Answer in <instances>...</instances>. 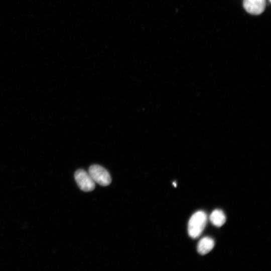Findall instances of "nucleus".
Masks as SVG:
<instances>
[{
    "instance_id": "nucleus-4",
    "label": "nucleus",
    "mask_w": 271,
    "mask_h": 271,
    "mask_svg": "<svg viewBox=\"0 0 271 271\" xmlns=\"http://www.w3.org/2000/svg\"><path fill=\"white\" fill-rule=\"evenodd\" d=\"M265 0H243V5L248 13L252 15H259L264 10Z\"/></svg>"
},
{
    "instance_id": "nucleus-3",
    "label": "nucleus",
    "mask_w": 271,
    "mask_h": 271,
    "mask_svg": "<svg viewBox=\"0 0 271 271\" xmlns=\"http://www.w3.org/2000/svg\"><path fill=\"white\" fill-rule=\"evenodd\" d=\"M75 181L79 188L84 192H90L95 188V182L88 173L82 169L77 170L74 174Z\"/></svg>"
},
{
    "instance_id": "nucleus-5",
    "label": "nucleus",
    "mask_w": 271,
    "mask_h": 271,
    "mask_svg": "<svg viewBox=\"0 0 271 271\" xmlns=\"http://www.w3.org/2000/svg\"><path fill=\"white\" fill-rule=\"evenodd\" d=\"M214 246V240L211 237H205L199 241L197 245V250L200 254L204 255L210 252Z\"/></svg>"
},
{
    "instance_id": "nucleus-1",
    "label": "nucleus",
    "mask_w": 271,
    "mask_h": 271,
    "mask_svg": "<svg viewBox=\"0 0 271 271\" xmlns=\"http://www.w3.org/2000/svg\"><path fill=\"white\" fill-rule=\"evenodd\" d=\"M207 220L206 214L202 211L195 212L191 217L188 225V232L193 238L198 237L203 231Z\"/></svg>"
},
{
    "instance_id": "nucleus-2",
    "label": "nucleus",
    "mask_w": 271,
    "mask_h": 271,
    "mask_svg": "<svg viewBox=\"0 0 271 271\" xmlns=\"http://www.w3.org/2000/svg\"><path fill=\"white\" fill-rule=\"evenodd\" d=\"M88 173L95 182L102 186H106L111 182L109 172L99 165L91 166L89 168Z\"/></svg>"
},
{
    "instance_id": "nucleus-6",
    "label": "nucleus",
    "mask_w": 271,
    "mask_h": 271,
    "mask_svg": "<svg viewBox=\"0 0 271 271\" xmlns=\"http://www.w3.org/2000/svg\"><path fill=\"white\" fill-rule=\"evenodd\" d=\"M210 220L214 225L220 227L225 222L226 216L222 210L216 209L211 213Z\"/></svg>"
},
{
    "instance_id": "nucleus-7",
    "label": "nucleus",
    "mask_w": 271,
    "mask_h": 271,
    "mask_svg": "<svg viewBox=\"0 0 271 271\" xmlns=\"http://www.w3.org/2000/svg\"><path fill=\"white\" fill-rule=\"evenodd\" d=\"M269 1L270 2H271V1H270V0H269Z\"/></svg>"
}]
</instances>
